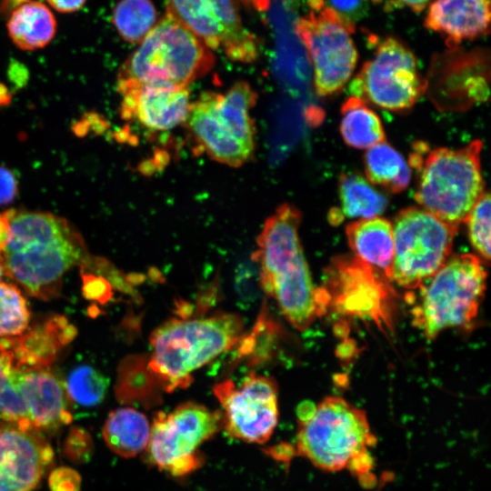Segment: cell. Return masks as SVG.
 I'll use <instances>...</instances> for the list:
<instances>
[{
	"label": "cell",
	"mask_w": 491,
	"mask_h": 491,
	"mask_svg": "<svg viewBox=\"0 0 491 491\" xmlns=\"http://www.w3.org/2000/svg\"><path fill=\"white\" fill-rule=\"evenodd\" d=\"M9 242L1 255L5 273L29 295L51 299L59 294L65 275L86 257L77 229L46 212L6 211Z\"/></svg>",
	"instance_id": "obj_1"
},
{
	"label": "cell",
	"mask_w": 491,
	"mask_h": 491,
	"mask_svg": "<svg viewBox=\"0 0 491 491\" xmlns=\"http://www.w3.org/2000/svg\"><path fill=\"white\" fill-rule=\"evenodd\" d=\"M300 224L301 213L295 205L286 203L277 207L258 235L254 259L260 265L264 291L287 321L304 331L322 306L300 242Z\"/></svg>",
	"instance_id": "obj_2"
},
{
	"label": "cell",
	"mask_w": 491,
	"mask_h": 491,
	"mask_svg": "<svg viewBox=\"0 0 491 491\" xmlns=\"http://www.w3.org/2000/svg\"><path fill=\"white\" fill-rule=\"evenodd\" d=\"M243 329L242 317L233 313L171 318L150 336L148 368L165 391L185 388L195 371L236 345Z\"/></svg>",
	"instance_id": "obj_3"
},
{
	"label": "cell",
	"mask_w": 491,
	"mask_h": 491,
	"mask_svg": "<svg viewBox=\"0 0 491 491\" xmlns=\"http://www.w3.org/2000/svg\"><path fill=\"white\" fill-rule=\"evenodd\" d=\"M482 142L464 147L431 150L418 143L409 165L416 170L415 199L419 207L459 227L485 191L481 172Z\"/></svg>",
	"instance_id": "obj_4"
},
{
	"label": "cell",
	"mask_w": 491,
	"mask_h": 491,
	"mask_svg": "<svg viewBox=\"0 0 491 491\" xmlns=\"http://www.w3.org/2000/svg\"><path fill=\"white\" fill-rule=\"evenodd\" d=\"M257 93L240 81L224 93L205 91L191 102L184 123L195 149L220 164L239 167L256 149L251 116Z\"/></svg>",
	"instance_id": "obj_5"
},
{
	"label": "cell",
	"mask_w": 491,
	"mask_h": 491,
	"mask_svg": "<svg viewBox=\"0 0 491 491\" xmlns=\"http://www.w3.org/2000/svg\"><path fill=\"white\" fill-rule=\"evenodd\" d=\"M215 65V56L171 12L158 21L120 67L117 85L189 87Z\"/></svg>",
	"instance_id": "obj_6"
},
{
	"label": "cell",
	"mask_w": 491,
	"mask_h": 491,
	"mask_svg": "<svg viewBox=\"0 0 491 491\" xmlns=\"http://www.w3.org/2000/svg\"><path fill=\"white\" fill-rule=\"evenodd\" d=\"M375 442L366 413L342 397L327 396L298 412L296 452L323 471L347 468Z\"/></svg>",
	"instance_id": "obj_7"
},
{
	"label": "cell",
	"mask_w": 491,
	"mask_h": 491,
	"mask_svg": "<svg viewBox=\"0 0 491 491\" xmlns=\"http://www.w3.org/2000/svg\"><path fill=\"white\" fill-rule=\"evenodd\" d=\"M486 271L473 254L450 256L421 287L413 323L427 339L443 330L469 324L484 297Z\"/></svg>",
	"instance_id": "obj_8"
},
{
	"label": "cell",
	"mask_w": 491,
	"mask_h": 491,
	"mask_svg": "<svg viewBox=\"0 0 491 491\" xmlns=\"http://www.w3.org/2000/svg\"><path fill=\"white\" fill-rule=\"evenodd\" d=\"M392 227L391 279L409 289L420 287L446 262L458 230L418 206L401 210Z\"/></svg>",
	"instance_id": "obj_9"
},
{
	"label": "cell",
	"mask_w": 491,
	"mask_h": 491,
	"mask_svg": "<svg viewBox=\"0 0 491 491\" xmlns=\"http://www.w3.org/2000/svg\"><path fill=\"white\" fill-rule=\"evenodd\" d=\"M221 429V411L198 403L185 402L169 413L157 412L151 424L148 458L173 476H186L203 464L197 448Z\"/></svg>",
	"instance_id": "obj_10"
},
{
	"label": "cell",
	"mask_w": 491,
	"mask_h": 491,
	"mask_svg": "<svg viewBox=\"0 0 491 491\" xmlns=\"http://www.w3.org/2000/svg\"><path fill=\"white\" fill-rule=\"evenodd\" d=\"M414 54L399 40L388 37L377 46L351 81L353 96L380 108L403 112L410 109L426 91Z\"/></svg>",
	"instance_id": "obj_11"
},
{
	"label": "cell",
	"mask_w": 491,
	"mask_h": 491,
	"mask_svg": "<svg viewBox=\"0 0 491 491\" xmlns=\"http://www.w3.org/2000/svg\"><path fill=\"white\" fill-rule=\"evenodd\" d=\"M295 32L312 65L316 94L329 96L341 91L357 63L353 26L323 5L299 18Z\"/></svg>",
	"instance_id": "obj_12"
},
{
	"label": "cell",
	"mask_w": 491,
	"mask_h": 491,
	"mask_svg": "<svg viewBox=\"0 0 491 491\" xmlns=\"http://www.w3.org/2000/svg\"><path fill=\"white\" fill-rule=\"evenodd\" d=\"M214 393L228 436L254 444L269 440L279 417L277 386L272 377L251 373L239 386L230 379L216 384Z\"/></svg>",
	"instance_id": "obj_13"
},
{
	"label": "cell",
	"mask_w": 491,
	"mask_h": 491,
	"mask_svg": "<svg viewBox=\"0 0 491 491\" xmlns=\"http://www.w3.org/2000/svg\"><path fill=\"white\" fill-rule=\"evenodd\" d=\"M209 49L234 62L258 57V39L243 25L232 0H167V9Z\"/></svg>",
	"instance_id": "obj_14"
},
{
	"label": "cell",
	"mask_w": 491,
	"mask_h": 491,
	"mask_svg": "<svg viewBox=\"0 0 491 491\" xmlns=\"http://www.w3.org/2000/svg\"><path fill=\"white\" fill-rule=\"evenodd\" d=\"M53 458L39 430L0 422V491H33Z\"/></svg>",
	"instance_id": "obj_15"
},
{
	"label": "cell",
	"mask_w": 491,
	"mask_h": 491,
	"mask_svg": "<svg viewBox=\"0 0 491 491\" xmlns=\"http://www.w3.org/2000/svg\"><path fill=\"white\" fill-rule=\"evenodd\" d=\"M120 112L152 131H167L184 125L191 105L189 87L163 84L117 85Z\"/></svg>",
	"instance_id": "obj_16"
},
{
	"label": "cell",
	"mask_w": 491,
	"mask_h": 491,
	"mask_svg": "<svg viewBox=\"0 0 491 491\" xmlns=\"http://www.w3.org/2000/svg\"><path fill=\"white\" fill-rule=\"evenodd\" d=\"M75 336L68 319L55 316L16 336L0 339V354L12 371L47 369Z\"/></svg>",
	"instance_id": "obj_17"
},
{
	"label": "cell",
	"mask_w": 491,
	"mask_h": 491,
	"mask_svg": "<svg viewBox=\"0 0 491 491\" xmlns=\"http://www.w3.org/2000/svg\"><path fill=\"white\" fill-rule=\"evenodd\" d=\"M10 376L26 406L33 427L55 430L72 421L65 386L47 369L11 370Z\"/></svg>",
	"instance_id": "obj_18"
},
{
	"label": "cell",
	"mask_w": 491,
	"mask_h": 491,
	"mask_svg": "<svg viewBox=\"0 0 491 491\" xmlns=\"http://www.w3.org/2000/svg\"><path fill=\"white\" fill-rule=\"evenodd\" d=\"M489 22L490 0H435L425 25L456 45L486 35Z\"/></svg>",
	"instance_id": "obj_19"
},
{
	"label": "cell",
	"mask_w": 491,
	"mask_h": 491,
	"mask_svg": "<svg viewBox=\"0 0 491 491\" xmlns=\"http://www.w3.org/2000/svg\"><path fill=\"white\" fill-rule=\"evenodd\" d=\"M346 234L356 258L376 266L391 279L394 261L392 223L380 216L357 219L346 226Z\"/></svg>",
	"instance_id": "obj_20"
},
{
	"label": "cell",
	"mask_w": 491,
	"mask_h": 491,
	"mask_svg": "<svg viewBox=\"0 0 491 491\" xmlns=\"http://www.w3.org/2000/svg\"><path fill=\"white\" fill-rule=\"evenodd\" d=\"M6 27L11 40L18 48L33 51L52 41L56 32V20L42 2L25 1L12 12Z\"/></svg>",
	"instance_id": "obj_21"
},
{
	"label": "cell",
	"mask_w": 491,
	"mask_h": 491,
	"mask_svg": "<svg viewBox=\"0 0 491 491\" xmlns=\"http://www.w3.org/2000/svg\"><path fill=\"white\" fill-rule=\"evenodd\" d=\"M151 433L147 417L133 407L112 411L105 423L103 436L107 446L123 457H133L146 449Z\"/></svg>",
	"instance_id": "obj_22"
},
{
	"label": "cell",
	"mask_w": 491,
	"mask_h": 491,
	"mask_svg": "<svg viewBox=\"0 0 491 491\" xmlns=\"http://www.w3.org/2000/svg\"><path fill=\"white\" fill-rule=\"evenodd\" d=\"M340 206L331 210V222L347 218H371L386 209L387 198L362 175L343 173L338 179Z\"/></svg>",
	"instance_id": "obj_23"
},
{
	"label": "cell",
	"mask_w": 491,
	"mask_h": 491,
	"mask_svg": "<svg viewBox=\"0 0 491 491\" xmlns=\"http://www.w3.org/2000/svg\"><path fill=\"white\" fill-rule=\"evenodd\" d=\"M365 173L372 185L391 193H401L411 179V167L403 155L383 141L368 148L365 154Z\"/></svg>",
	"instance_id": "obj_24"
},
{
	"label": "cell",
	"mask_w": 491,
	"mask_h": 491,
	"mask_svg": "<svg viewBox=\"0 0 491 491\" xmlns=\"http://www.w3.org/2000/svg\"><path fill=\"white\" fill-rule=\"evenodd\" d=\"M340 133L351 147L368 149L386 141L378 115L358 97H348L341 107Z\"/></svg>",
	"instance_id": "obj_25"
},
{
	"label": "cell",
	"mask_w": 491,
	"mask_h": 491,
	"mask_svg": "<svg viewBox=\"0 0 491 491\" xmlns=\"http://www.w3.org/2000/svg\"><path fill=\"white\" fill-rule=\"evenodd\" d=\"M112 22L125 41L140 43L157 23V12L151 0H120Z\"/></svg>",
	"instance_id": "obj_26"
},
{
	"label": "cell",
	"mask_w": 491,
	"mask_h": 491,
	"mask_svg": "<svg viewBox=\"0 0 491 491\" xmlns=\"http://www.w3.org/2000/svg\"><path fill=\"white\" fill-rule=\"evenodd\" d=\"M64 386L70 401L90 407L104 400L108 380L95 367L81 365L71 370Z\"/></svg>",
	"instance_id": "obj_27"
},
{
	"label": "cell",
	"mask_w": 491,
	"mask_h": 491,
	"mask_svg": "<svg viewBox=\"0 0 491 491\" xmlns=\"http://www.w3.org/2000/svg\"><path fill=\"white\" fill-rule=\"evenodd\" d=\"M30 312L19 288L0 283V337L16 336L28 328Z\"/></svg>",
	"instance_id": "obj_28"
},
{
	"label": "cell",
	"mask_w": 491,
	"mask_h": 491,
	"mask_svg": "<svg viewBox=\"0 0 491 491\" xmlns=\"http://www.w3.org/2000/svg\"><path fill=\"white\" fill-rule=\"evenodd\" d=\"M10 374L9 365L0 354V417L21 427H33L26 406L15 387Z\"/></svg>",
	"instance_id": "obj_29"
},
{
	"label": "cell",
	"mask_w": 491,
	"mask_h": 491,
	"mask_svg": "<svg viewBox=\"0 0 491 491\" xmlns=\"http://www.w3.org/2000/svg\"><path fill=\"white\" fill-rule=\"evenodd\" d=\"M470 242L481 257L490 259V195L484 191L464 221Z\"/></svg>",
	"instance_id": "obj_30"
},
{
	"label": "cell",
	"mask_w": 491,
	"mask_h": 491,
	"mask_svg": "<svg viewBox=\"0 0 491 491\" xmlns=\"http://www.w3.org/2000/svg\"><path fill=\"white\" fill-rule=\"evenodd\" d=\"M323 4L352 26L367 11V0H323Z\"/></svg>",
	"instance_id": "obj_31"
},
{
	"label": "cell",
	"mask_w": 491,
	"mask_h": 491,
	"mask_svg": "<svg viewBox=\"0 0 491 491\" xmlns=\"http://www.w3.org/2000/svg\"><path fill=\"white\" fill-rule=\"evenodd\" d=\"M49 483L52 491H79L80 477L70 468H57L50 475Z\"/></svg>",
	"instance_id": "obj_32"
},
{
	"label": "cell",
	"mask_w": 491,
	"mask_h": 491,
	"mask_svg": "<svg viewBox=\"0 0 491 491\" xmlns=\"http://www.w3.org/2000/svg\"><path fill=\"white\" fill-rule=\"evenodd\" d=\"M17 194V181L13 173L0 165V205L12 202Z\"/></svg>",
	"instance_id": "obj_33"
},
{
	"label": "cell",
	"mask_w": 491,
	"mask_h": 491,
	"mask_svg": "<svg viewBox=\"0 0 491 491\" xmlns=\"http://www.w3.org/2000/svg\"><path fill=\"white\" fill-rule=\"evenodd\" d=\"M48 4L60 13H72L79 10L86 0H46Z\"/></svg>",
	"instance_id": "obj_34"
},
{
	"label": "cell",
	"mask_w": 491,
	"mask_h": 491,
	"mask_svg": "<svg viewBox=\"0 0 491 491\" xmlns=\"http://www.w3.org/2000/svg\"><path fill=\"white\" fill-rule=\"evenodd\" d=\"M11 235L10 224L5 214H0V256L5 249Z\"/></svg>",
	"instance_id": "obj_35"
},
{
	"label": "cell",
	"mask_w": 491,
	"mask_h": 491,
	"mask_svg": "<svg viewBox=\"0 0 491 491\" xmlns=\"http://www.w3.org/2000/svg\"><path fill=\"white\" fill-rule=\"evenodd\" d=\"M402 4L409 6L413 11H422L429 0H398Z\"/></svg>",
	"instance_id": "obj_36"
},
{
	"label": "cell",
	"mask_w": 491,
	"mask_h": 491,
	"mask_svg": "<svg viewBox=\"0 0 491 491\" xmlns=\"http://www.w3.org/2000/svg\"><path fill=\"white\" fill-rule=\"evenodd\" d=\"M4 275H5V267H4V265H3V262H2L1 256H0V279Z\"/></svg>",
	"instance_id": "obj_37"
}]
</instances>
